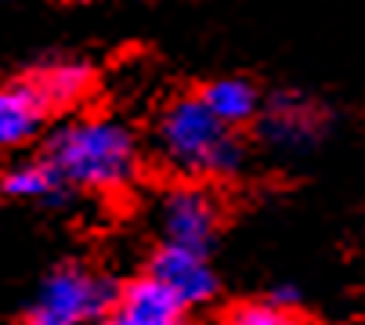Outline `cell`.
I'll return each instance as SVG.
<instances>
[{
	"mask_svg": "<svg viewBox=\"0 0 365 325\" xmlns=\"http://www.w3.org/2000/svg\"><path fill=\"white\" fill-rule=\"evenodd\" d=\"M148 155L170 181L217 185L246 174L250 141L242 130L225 127L199 94H178L152 116Z\"/></svg>",
	"mask_w": 365,
	"mask_h": 325,
	"instance_id": "7a4b0ae2",
	"label": "cell"
},
{
	"mask_svg": "<svg viewBox=\"0 0 365 325\" xmlns=\"http://www.w3.org/2000/svg\"><path fill=\"white\" fill-rule=\"evenodd\" d=\"M40 94L43 101L58 113H73V108H80L91 91H94V66L76 58V54H51V58H40L33 62L26 73H22Z\"/></svg>",
	"mask_w": 365,
	"mask_h": 325,
	"instance_id": "9c48e42d",
	"label": "cell"
},
{
	"mask_svg": "<svg viewBox=\"0 0 365 325\" xmlns=\"http://www.w3.org/2000/svg\"><path fill=\"white\" fill-rule=\"evenodd\" d=\"M152 221H155V232H160V242L214 257L217 239H221L225 206L214 185L170 181L152 199Z\"/></svg>",
	"mask_w": 365,
	"mask_h": 325,
	"instance_id": "5b68a950",
	"label": "cell"
},
{
	"mask_svg": "<svg viewBox=\"0 0 365 325\" xmlns=\"http://www.w3.org/2000/svg\"><path fill=\"white\" fill-rule=\"evenodd\" d=\"M4 195L11 202H26V206H43V210H69L80 195L66 188V181L51 170V162L33 152L15 159L11 167L4 170V181H0Z\"/></svg>",
	"mask_w": 365,
	"mask_h": 325,
	"instance_id": "30bf717a",
	"label": "cell"
},
{
	"mask_svg": "<svg viewBox=\"0 0 365 325\" xmlns=\"http://www.w3.org/2000/svg\"><path fill=\"white\" fill-rule=\"evenodd\" d=\"M145 275L167 286L188 311L210 307L221 293V275L214 267V257H202L195 249L155 242V249L145 257Z\"/></svg>",
	"mask_w": 365,
	"mask_h": 325,
	"instance_id": "8992f818",
	"label": "cell"
},
{
	"mask_svg": "<svg viewBox=\"0 0 365 325\" xmlns=\"http://www.w3.org/2000/svg\"><path fill=\"white\" fill-rule=\"evenodd\" d=\"M55 127V108L43 101V94L19 73L0 91V145L8 152L40 148L47 130Z\"/></svg>",
	"mask_w": 365,
	"mask_h": 325,
	"instance_id": "52a82bcc",
	"label": "cell"
},
{
	"mask_svg": "<svg viewBox=\"0 0 365 325\" xmlns=\"http://www.w3.org/2000/svg\"><path fill=\"white\" fill-rule=\"evenodd\" d=\"M221 325H311V321L304 311L282 307L272 296H253V300H239L225 307Z\"/></svg>",
	"mask_w": 365,
	"mask_h": 325,
	"instance_id": "7c38bea8",
	"label": "cell"
},
{
	"mask_svg": "<svg viewBox=\"0 0 365 325\" xmlns=\"http://www.w3.org/2000/svg\"><path fill=\"white\" fill-rule=\"evenodd\" d=\"M123 279L94 260H58L26 293L15 325H98L120 300Z\"/></svg>",
	"mask_w": 365,
	"mask_h": 325,
	"instance_id": "3957f363",
	"label": "cell"
},
{
	"mask_svg": "<svg viewBox=\"0 0 365 325\" xmlns=\"http://www.w3.org/2000/svg\"><path fill=\"white\" fill-rule=\"evenodd\" d=\"M195 94L232 130L253 127L260 120V113H264V98H268V94H260V87L250 76H214V80H206Z\"/></svg>",
	"mask_w": 365,
	"mask_h": 325,
	"instance_id": "8fae6325",
	"label": "cell"
},
{
	"mask_svg": "<svg viewBox=\"0 0 365 325\" xmlns=\"http://www.w3.org/2000/svg\"><path fill=\"white\" fill-rule=\"evenodd\" d=\"M264 296H272V300H275V304H282V307L304 311V293H300V286H293V282H275Z\"/></svg>",
	"mask_w": 365,
	"mask_h": 325,
	"instance_id": "4fadbf2b",
	"label": "cell"
},
{
	"mask_svg": "<svg viewBox=\"0 0 365 325\" xmlns=\"http://www.w3.org/2000/svg\"><path fill=\"white\" fill-rule=\"evenodd\" d=\"M66 4H80V8H98V4H123V0H66Z\"/></svg>",
	"mask_w": 365,
	"mask_h": 325,
	"instance_id": "5bb4252c",
	"label": "cell"
},
{
	"mask_svg": "<svg viewBox=\"0 0 365 325\" xmlns=\"http://www.w3.org/2000/svg\"><path fill=\"white\" fill-rule=\"evenodd\" d=\"M336 130L333 108L300 87H279L264 98V113L253 123V138L268 155L297 162L322 152Z\"/></svg>",
	"mask_w": 365,
	"mask_h": 325,
	"instance_id": "277c9868",
	"label": "cell"
},
{
	"mask_svg": "<svg viewBox=\"0 0 365 325\" xmlns=\"http://www.w3.org/2000/svg\"><path fill=\"white\" fill-rule=\"evenodd\" d=\"M36 152L76 195H123L145 170L138 130L109 113H73L55 120Z\"/></svg>",
	"mask_w": 365,
	"mask_h": 325,
	"instance_id": "6da1fadb",
	"label": "cell"
},
{
	"mask_svg": "<svg viewBox=\"0 0 365 325\" xmlns=\"http://www.w3.org/2000/svg\"><path fill=\"white\" fill-rule=\"evenodd\" d=\"M192 311L155 279L141 275L123 279L120 300L98 325H188Z\"/></svg>",
	"mask_w": 365,
	"mask_h": 325,
	"instance_id": "ba28073f",
	"label": "cell"
}]
</instances>
